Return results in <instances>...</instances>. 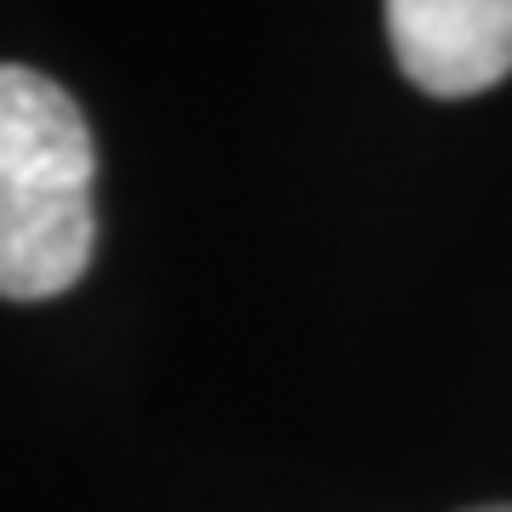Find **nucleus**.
I'll use <instances>...</instances> for the list:
<instances>
[{
	"instance_id": "obj_1",
	"label": "nucleus",
	"mask_w": 512,
	"mask_h": 512,
	"mask_svg": "<svg viewBox=\"0 0 512 512\" xmlns=\"http://www.w3.org/2000/svg\"><path fill=\"white\" fill-rule=\"evenodd\" d=\"M97 143L57 80L0 63V296L52 302L97 245Z\"/></svg>"
},
{
	"instance_id": "obj_2",
	"label": "nucleus",
	"mask_w": 512,
	"mask_h": 512,
	"mask_svg": "<svg viewBox=\"0 0 512 512\" xmlns=\"http://www.w3.org/2000/svg\"><path fill=\"white\" fill-rule=\"evenodd\" d=\"M393 57L427 97H478L512 74V0H393Z\"/></svg>"
},
{
	"instance_id": "obj_3",
	"label": "nucleus",
	"mask_w": 512,
	"mask_h": 512,
	"mask_svg": "<svg viewBox=\"0 0 512 512\" xmlns=\"http://www.w3.org/2000/svg\"><path fill=\"white\" fill-rule=\"evenodd\" d=\"M467 512H512V507H467Z\"/></svg>"
}]
</instances>
